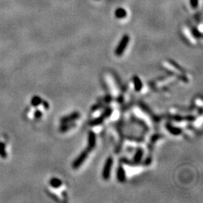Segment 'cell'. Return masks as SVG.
I'll return each instance as SVG.
<instances>
[{
    "mask_svg": "<svg viewBox=\"0 0 203 203\" xmlns=\"http://www.w3.org/2000/svg\"><path fill=\"white\" fill-rule=\"evenodd\" d=\"M193 35H194L195 37H196V38H200L201 36H202L201 33H199V32L198 31L196 28L193 29Z\"/></svg>",
    "mask_w": 203,
    "mask_h": 203,
    "instance_id": "obj_13",
    "label": "cell"
},
{
    "mask_svg": "<svg viewBox=\"0 0 203 203\" xmlns=\"http://www.w3.org/2000/svg\"><path fill=\"white\" fill-rule=\"evenodd\" d=\"M134 86H135V89L136 91L141 90L142 87V83L141 80L137 76L134 78Z\"/></svg>",
    "mask_w": 203,
    "mask_h": 203,
    "instance_id": "obj_9",
    "label": "cell"
},
{
    "mask_svg": "<svg viewBox=\"0 0 203 203\" xmlns=\"http://www.w3.org/2000/svg\"><path fill=\"white\" fill-rule=\"evenodd\" d=\"M88 145L87 148L89 150H92L94 147L96 146V137L95 133L93 132H89L88 133Z\"/></svg>",
    "mask_w": 203,
    "mask_h": 203,
    "instance_id": "obj_4",
    "label": "cell"
},
{
    "mask_svg": "<svg viewBox=\"0 0 203 203\" xmlns=\"http://www.w3.org/2000/svg\"><path fill=\"white\" fill-rule=\"evenodd\" d=\"M129 39H130V38H129V36H128L127 34L124 35V36H123L121 40L120 41L118 45L117 46L116 50H115V54H116L117 56L119 57V56H121L124 54V51L127 49L128 44H129Z\"/></svg>",
    "mask_w": 203,
    "mask_h": 203,
    "instance_id": "obj_1",
    "label": "cell"
},
{
    "mask_svg": "<svg viewBox=\"0 0 203 203\" xmlns=\"http://www.w3.org/2000/svg\"><path fill=\"white\" fill-rule=\"evenodd\" d=\"M199 0H191V5L193 9H196L198 7Z\"/></svg>",
    "mask_w": 203,
    "mask_h": 203,
    "instance_id": "obj_12",
    "label": "cell"
},
{
    "mask_svg": "<svg viewBox=\"0 0 203 203\" xmlns=\"http://www.w3.org/2000/svg\"><path fill=\"white\" fill-rule=\"evenodd\" d=\"M90 151L91 150H89L88 148H87L86 150H84V151H82V152L81 153V154L78 156V158H77L74 161V163H73L72 166L74 169H78L80 166L84 163V161H85L86 159L87 158V156H88Z\"/></svg>",
    "mask_w": 203,
    "mask_h": 203,
    "instance_id": "obj_2",
    "label": "cell"
},
{
    "mask_svg": "<svg viewBox=\"0 0 203 203\" xmlns=\"http://www.w3.org/2000/svg\"><path fill=\"white\" fill-rule=\"evenodd\" d=\"M113 165V159L111 157H108L106 159L105 165H104L103 171H102V177L105 180H108L111 175V167Z\"/></svg>",
    "mask_w": 203,
    "mask_h": 203,
    "instance_id": "obj_3",
    "label": "cell"
},
{
    "mask_svg": "<svg viewBox=\"0 0 203 203\" xmlns=\"http://www.w3.org/2000/svg\"><path fill=\"white\" fill-rule=\"evenodd\" d=\"M78 117H79V114H77V113H75V114H70L68 115V116L64 117L63 119L62 120V121H63V123H68L70 122V121H72L73 120H76Z\"/></svg>",
    "mask_w": 203,
    "mask_h": 203,
    "instance_id": "obj_7",
    "label": "cell"
},
{
    "mask_svg": "<svg viewBox=\"0 0 203 203\" xmlns=\"http://www.w3.org/2000/svg\"><path fill=\"white\" fill-rule=\"evenodd\" d=\"M115 16H116L117 18H124L127 16V12H126L125 9L119 8L115 11Z\"/></svg>",
    "mask_w": 203,
    "mask_h": 203,
    "instance_id": "obj_6",
    "label": "cell"
},
{
    "mask_svg": "<svg viewBox=\"0 0 203 203\" xmlns=\"http://www.w3.org/2000/svg\"><path fill=\"white\" fill-rule=\"evenodd\" d=\"M142 156H143V151L142 149L137 150V151L135 153V156H134V161L135 163H138L142 160Z\"/></svg>",
    "mask_w": 203,
    "mask_h": 203,
    "instance_id": "obj_8",
    "label": "cell"
},
{
    "mask_svg": "<svg viewBox=\"0 0 203 203\" xmlns=\"http://www.w3.org/2000/svg\"><path fill=\"white\" fill-rule=\"evenodd\" d=\"M117 178L120 182H124L126 180V172L122 166H119L117 171Z\"/></svg>",
    "mask_w": 203,
    "mask_h": 203,
    "instance_id": "obj_5",
    "label": "cell"
},
{
    "mask_svg": "<svg viewBox=\"0 0 203 203\" xmlns=\"http://www.w3.org/2000/svg\"><path fill=\"white\" fill-rule=\"evenodd\" d=\"M51 186H53L54 187H59L61 185V180H59L57 178H54L51 180Z\"/></svg>",
    "mask_w": 203,
    "mask_h": 203,
    "instance_id": "obj_10",
    "label": "cell"
},
{
    "mask_svg": "<svg viewBox=\"0 0 203 203\" xmlns=\"http://www.w3.org/2000/svg\"><path fill=\"white\" fill-rule=\"evenodd\" d=\"M169 130H170V132H172V133L175 134V135H178V134L180 133V129H178V128H171V129H169Z\"/></svg>",
    "mask_w": 203,
    "mask_h": 203,
    "instance_id": "obj_11",
    "label": "cell"
}]
</instances>
